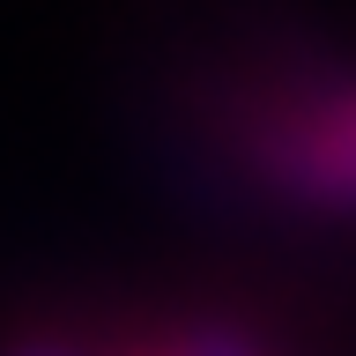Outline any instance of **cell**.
Masks as SVG:
<instances>
[{
    "label": "cell",
    "mask_w": 356,
    "mask_h": 356,
    "mask_svg": "<svg viewBox=\"0 0 356 356\" xmlns=\"http://www.w3.org/2000/svg\"><path fill=\"white\" fill-rule=\"evenodd\" d=\"M252 171L297 208L356 216V89H319L252 127Z\"/></svg>",
    "instance_id": "1"
},
{
    "label": "cell",
    "mask_w": 356,
    "mask_h": 356,
    "mask_svg": "<svg viewBox=\"0 0 356 356\" xmlns=\"http://www.w3.org/2000/svg\"><path fill=\"white\" fill-rule=\"evenodd\" d=\"M163 356H282L267 334H252L245 319H216V312H200V319H178L163 341Z\"/></svg>",
    "instance_id": "2"
},
{
    "label": "cell",
    "mask_w": 356,
    "mask_h": 356,
    "mask_svg": "<svg viewBox=\"0 0 356 356\" xmlns=\"http://www.w3.org/2000/svg\"><path fill=\"white\" fill-rule=\"evenodd\" d=\"M0 356H163L149 341V349H111V341H89V334H67V327H22L0 341Z\"/></svg>",
    "instance_id": "3"
}]
</instances>
